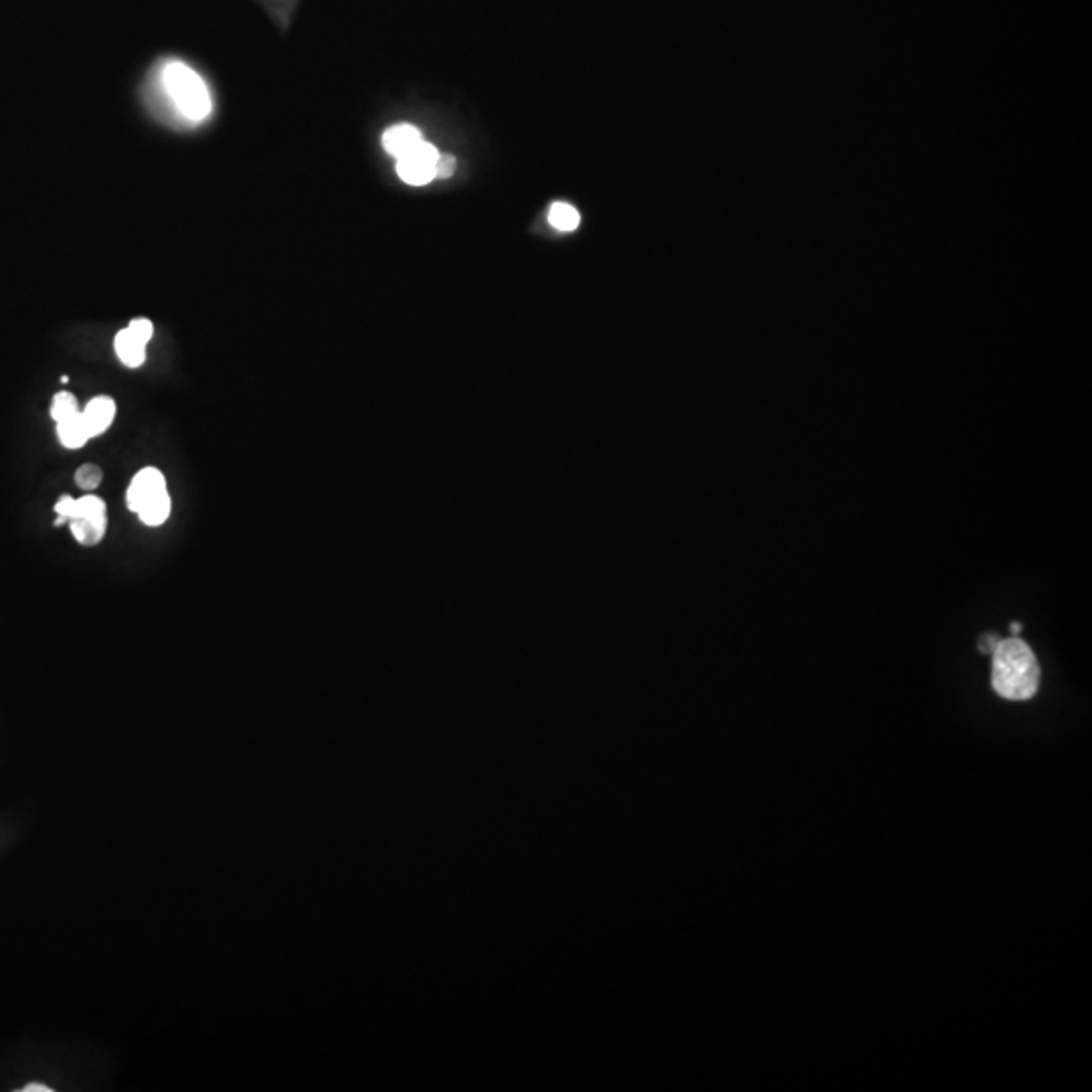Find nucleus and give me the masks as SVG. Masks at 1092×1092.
I'll use <instances>...</instances> for the list:
<instances>
[{"label": "nucleus", "mask_w": 1092, "mask_h": 1092, "mask_svg": "<svg viewBox=\"0 0 1092 1092\" xmlns=\"http://www.w3.org/2000/svg\"><path fill=\"white\" fill-rule=\"evenodd\" d=\"M991 656V686L1002 699L1028 700L1036 694L1040 666L1032 648L1023 639H999Z\"/></svg>", "instance_id": "1"}, {"label": "nucleus", "mask_w": 1092, "mask_h": 1092, "mask_svg": "<svg viewBox=\"0 0 1092 1092\" xmlns=\"http://www.w3.org/2000/svg\"><path fill=\"white\" fill-rule=\"evenodd\" d=\"M125 504L142 520V524L152 528L162 526L173 512V498L164 473L154 466L142 467L128 485Z\"/></svg>", "instance_id": "2"}, {"label": "nucleus", "mask_w": 1092, "mask_h": 1092, "mask_svg": "<svg viewBox=\"0 0 1092 1092\" xmlns=\"http://www.w3.org/2000/svg\"><path fill=\"white\" fill-rule=\"evenodd\" d=\"M162 82L168 95L173 97L176 110L182 116L192 119V122H198V119L209 116L210 95L207 91V85H204L203 79L198 77V73H194L191 67L180 61L170 63L162 73Z\"/></svg>", "instance_id": "3"}, {"label": "nucleus", "mask_w": 1092, "mask_h": 1092, "mask_svg": "<svg viewBox=\"0 0 1092 1092\" xmlns=\"http://www.w3.org/2000/svg\"><path fill=\"white\" fill-rule=\"evenodd\" d=\"M439 160V150L433 144L423 140L413 150L403 154L397 158V173L405 182L413 186H423L433 179H437L436 164Z\"/></svg>", "instance_id": "4"}, {"label": "nucleus", "mask_w": 1092, "mask_h": 1092, "mask_svg": "<svg viewBox=\"0 0 1092 1092\" xmlns=\"http://www.w3.org/2000/svg\"><path fill=\"white\" fill-rule=\"evenodd\" d=\"M116 401L112 397H106V394L94 397L85 405V409H82V415L91 439L104 436L107 429L112 427L113 419H116Z\"/></svg>", "instance_id": "5"}, {"label": "nucleus", "mask_w": 1092, "mask_h": 1092, "mask_svg": "<svg viewBox=\"0 0 1092 1092\" xmlns=\"http://www.w3.org/2000/svg\"><path fill=\"white\" fill-rule=\"evenodd\" d=\"M421 142H423L421 130L411 124L393 125V128H388L385 134H382V146H385V150L394 158H401L403 154L413 150L417 144H421Z\"/></svg>", "instance_id": "6"}, {"label": "nucleus", "mask_w": 1092, "mask_h": 1092, "mask_svg": "<svg viewBox=\"0 0 1092 1092\" xmlns=\"http://www.w3.org/2000/svg\"><path fill=\"white\" fill-rule=\"evenodd\" d=\"M146 346V342H142L138 336L131 334L128 328L119 330L116 334V340H113V348H116L119 363L125 364L128 369H138L144 364Z\"/></svg>", "instance_id": "7"}, {"label": "nucleus", "mask_w": 1092, "mask_h": 1092, "mask_svg": "<svg viewBox=\"0 0 1092 1092\" xmlns=\"http://www.w3.org/2000/svg\"><path fill=\"white\" fill-rule=\"evenodd\" d=\"M57 425V437H59V443L63 448L67 449H79L83 448L85 443L89 442V431L88 425H85L82 411L76 415L67 417V419H61L55 423Z\"/></svg>", "instance_id": "8"}, {"label": "nucleus", "mask_w": 1092, "mask_h": 1092, "mask_svg": "<svg viewBox=\"0 0 1092 1092\" xmlns=\"http://www.w3.org/2000/svg\"><path fill=\"white\" fill-rule=\"evenodd\" d=\"M70 530H71L73 539H76L79 545H83V546L100 545L101 539H104L106 533H107L106 526L94 524V522H89V520H85V518L70 520Z\"/></svg>", "instance_id": "9"}, {"label": "nucleus", "mask_w": 1092, "mask_h": 1092, "mask_svg": "<svg viewBox=\"0 0 1092 1092\" xmlns=\"http://www.w3.org/2000/svg\"><path fill=\"white\" fill-rule=\"evenodd\" d=\"M548 223L558 231H575L579 227L581 217L579 210L570 207L569 203H554L551 213H548Z\"/></svg>", "instance_id": "10"}, {"label": "nucleus", "mask_w": 1092, "mask_h": 1092, "mask_svg": "<svg viewBox=\"0 0 1092 1092\" xmlns=\"http://www.w3.org/2000/svg\"><path fill=\"white\" fill-rule=\"evenodd\" d=\"M79 411H82V409H79L76 394H71V393H67V391L57 393L55 397H53V403H51V419L57 423V421L67 419V417L79 413Z\"/></svg>", "instance_id": "11"}, {"label": "nucleus", "mask_w": 1092, "mask_h": 1092, "mask_svg": "<svg viewBox=\"0 0 1092 1092\" xmlns=\"http://www.w3.org/2000/svg\"><path fill=\"white\" fill-rule=\"evenodd\" d=\"M101 479H104V472L95 463H83L76 472V484L83 491H94L95 488H100Z\"/></svg>", "instance_id": "12"}, {"label": "nucleus", "mask_w": 1092, "mask_h": 1092, "mask_svg": "<svg viewBox=\"0 0 1092 1092\" xmlns=\"http://www.w3.org/2000/svg\"><path fill=\"white\" fill-rule=\"evenodd\" d=\"M128 330H130L131 334L138 336L142 342H146V345L152 340V336H154V324L148 318L131 320V322L128 324Z\"/></svg>", "instance_id": "13"}, {"label": "nucleus", "mask_w": 1092, "mask_h": 1092, "mask_svg": "<svg viewBox=\"0 0 1092 1092\" xmlns=\"http://www.w3.org/2000/svg\"><path fill=\"white\" fill-rule=\"evenodd\" d=\"M455 170V160L449 154H439V160L436 164V173L439 179H448V176L454 174Z\"/></svg>", "instance_id": "14"}, {"label": "nucleus", "mask_w": 1092, "mask_h": 1092, "mask_svg": "<svg viewBox=\"0 0 1092 1092\" xmlns=\"http://www.w3.org/2000/svg\"><path fill=\"white\" fill-rule=\"evenodd\" d=\"M997 642H999V639L996 636H983L981 638V651H983V654H993V650H996Z\"/></svg>", "instance_id": "15"}, {"label": "nucleus", "mask_w": 1092, "mask_h": 1092, "mask_svg": "<svg viewBox=\"0 0 1092 1092\" xmlns=\"http://www.w3.org/2000/svg\"><path fill=\"white\" fill-rule=\"evenodd\" d=\"M21 1092H53V1089H49V1086H45V1084L33 1083V1084H27Z\"/></svg>", "instance_id": "16"}, {"label": "nucleus", "mask_w": 1092, "mask_h": 1092, "mask_svg": "<svg viewBox=\"0 0 1092 1092\" xmlns=\"http://www.w3.org/2000/svg\"><path fill=\"white\" fill-rule=\"evenodd\" d=\"M1011 631L1020 633L1022 631V623H1014V625H1011Z\"/></svg>", "instance_id": "17"}]
</instances>
